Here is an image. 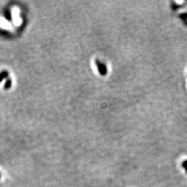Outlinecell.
Returning <instances> with one entry per match:
<instances>
[{"label": "cell", "instance_id": "obj_1", "mask_svg": "<svg viewBox=\"0 0 187 187\" xmlns=\"http://www.w3.org/2000/svg\"><path fill=\"white\" fill-rule=\"evenodd\" d=\"M96 63H97V65L98 67H99V70L100 73H101V74H106V67H105V66L103 65H102V64L100 63L99 62V60H97Z\"/></svg>", "mask_w": 187, "mask_h": 187}, {"label": "cell", "instance_id": "obj_2", "mask_svg": "<svg viewBox=\"0 0 187 187\" xmlns=\"http://www.w3.org/2000/svg\"><path fill=\"white\" fill-rule=\"evenodd\" d=\"M182 166H183V168L185 169L186 171L187 172V160H185L182 164Z\"/></svg>", "mask_w": 187, "mask_h": 187}]
</instances>
